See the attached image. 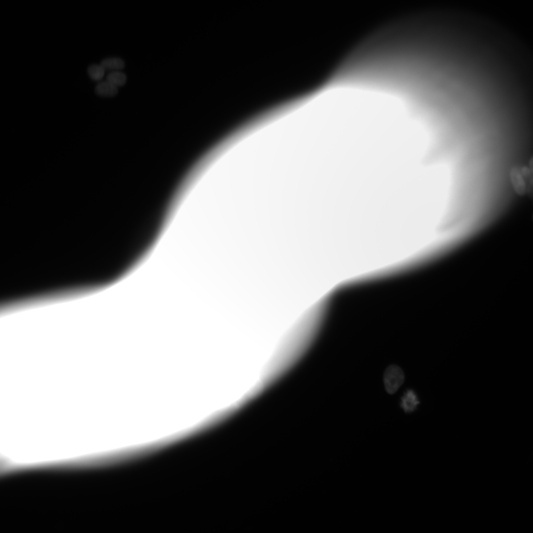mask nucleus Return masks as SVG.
Wrapping results in <instances>:
<instances>
[{
	"instance_id": "f257e3e1",
	"label": "nucleus",
	"mask_w": 533,
	"mask_h": 533,
	"mask_svg": "<svg viewBox=\"0 0 533 533\" xmlns=\"http://www.w3.org/2000/svg\"><path fill=\"white\" fill-rule=\"evenodd\" d=\"M405 375L400 367L396 365L389 366L385 370L383 382L386 392L390 394L395 393L403 384Z\"/></svg>"
},
{
	"instance_id": "f03ea898",
	"label": "nucleus",
	"mask_w": 533,
	"mask_h": 533,
	"mask_svg": "<svg viewBox=\"0 0 533 533\" xmlns=\"http://www.w3.org/2000/svg\"><path fill=\"white\" fill-rule=\"evenodd\" d=\"M510 177L516 193L520 196L525 195L527 193V185L521 169L516 166L513 167L510 171Z\"/></svg>"
},
{
	"instance_id": "7ed1b4c3",
	"label": "nucleus",
	"mask_w": 533,
	"mask_h": 533,
	"mask_svg": "<svg viewBox=\"0 0 533 533\" xmlns=\"http://www.w3.org/2000/svg\"><path fill=\"white\" fill-rule=\"evenodd\" d=\"M419 403L417 394L412 389L407 390L401 398V407L406 413L413 412Z\"/></svg>"
},
{
	"instance_id": "20e7f679",
	"label": "nucleus",
	"mask_w": 533,
	"mask_h": 533,
	"mask_svg": "<svg viewBox=\"0 0 533 533\" xmlns=\"http://www.w3.org/2000/svg\"><path fill=\"white\" fill-rule=\"evenodd\" d=\"M95 92L99 96L103 97H112L117 94L118 87L107 81L99 82L95 88Z\"/></svg>"
},
{
	"instance_id": "39448f33",
	"label": "nucleus",
	"mask_w": 533,
	"mask_h": 533,
	"mask_svg": "<svg viewBox=\"0 0 533 533\" xmlns=\"http://www.w3.org/2000/svg\"><path fill=\"white\" fill-rule=\"evenodd\" d=\"M100 64L106 70L112 71H118L125 66L124 62L120 58L116 57L108 58L103 60Z\"/></svg>"
},
{
	"instance_id": "423d86ee",
	"label": "nucleus",
	"mask_w": 533,
	"mask_h": 533,
	"mask_svg": "<svg viewBox=\"0 0 533 533\" xmlns=\"http://www.w3.org/2000/svg\"><path fill=\"white\" fill-rule=\"evenodd\" d=\"M107 81L118 87L123 85L126 82V76L118 71H112L107 76Z\"/></svg>"
},
{
	"instance_id": "0eeeda50",
	"label": "nucleus",
	"mask_w": 533,
	"mask_h": 533,
	"mask_svg": "<svg viewBox=\"0 0 533 533\" xmlns=\"http://www.w3.org/2000/svg\"><path fill=\"white\" fill-rule=\"evenodd\" d=\"M105 71V69L101 64L91 65L87 69L89 76L94 81L100 80L104 76Z\"/></svg>"
},
{
	"instance_id": "6e6552de",
	"label": "nucleus",
	"mask_w": 533,
	"mask_h": 533,
	"mask_svg": "<svg viewBox=\"0 0 533 533\" xmlns=\"http://www.w3.org/2000/svg\"><path fill=\"white\" fill-rule=\"evenodd\" d=\"M521 173L526 183H529L533 180V170L530 167L524 166L521 169Z\"/></svg>"
},
{
	"instance_id": "1a4fd4ad",
	"label": "nucleus",
	"mask_w": 533,
	"mask_h": 533,
	"mask_svg": "<svg viewBox=\"0 0 533 533\" xmlns=\"http://www.w3.org/2000/svg\"><path fill=\"white\" fill-rule=\"evenodd\" d=\"M527 193L529 196L533 198V180L527 183Z\"/></svg>"
},
{
	"instance_id": "9d476101",
	"label": "nucleus",
	"mask_w": 533,
	"mask_h": 533,
	"mask_svg": "<svg viewBox=\"0 0 533 533\" xmlns=\"http://www.w3.org/2000/svg\"><path fill=\"white\" fill-rule=\"evenodd\" d=\"M529 167L533 170V156L530 160Z\"/></svg>"
},
{
	"instance_id": "9b49d317",
	"label": "nucleus",
	"mask_w": 533,
	"mask_h": 533,
	"mask_svg": "<svg viewBox=\"0 0 533 533\" xmlns=\"http://www.w3.org/2000/svg\"></svg>"
}]
</instances>
